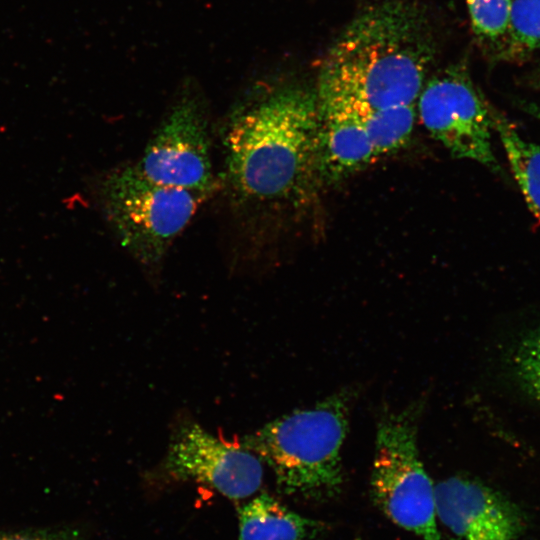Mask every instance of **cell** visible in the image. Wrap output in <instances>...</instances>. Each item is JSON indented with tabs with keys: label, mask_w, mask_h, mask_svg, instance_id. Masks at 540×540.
Returning a JSON list of instances; mask_svg holds the SVG:
<instances>
[{
	"label": "cell",
	"mask_w": 540,
	"mask_h": 540,
	"mask_svg": "<svg viewBox=\"0 0 540 540\" xmlns=\"http://www.w3.org/2000/svg\"><path fill=\"white\" fill-rule=\"evenodd\" d=\"M316 91L288 85L236 104L222 133L224 182L242 216L263 218L305 201L318 176Z\"/></svg>",
	"instance_id": "cell-1"
},
{
	"label": "cell",
	"mask_w": 540,
	"mask_h": 540,
	"mask_svg": "<svg viewBox=\"0 0 540 540\" xmlns=\"http://www.w3.org/2000/svg\"><path fill=\"white\" fill-rule=\"evenodd\" d=\"M436 52L432 23L416 1L374 2L328 50L319 72L318 102L360 114L416 104Z\"/></svg>",
	"instance_id": "cell-2"
},
{
	"label": "cell",
	"mask_w": 540,
	"mask_h": 540,
	"mask_svg": "<svg viewBox=\"0 0 540 540\" xmlns=\"http://www.w3.org/2000/svg\"><path fill=\"white\" fill-rule=\"evenodd\" d=\"M350 392L264 425L244 440L274 472L278 488L311 498L334 496L343 483L341 447L348 430Z\"/></svg>",
	"instance_id": "cell-3"
},
{
	"label": "cell",
	"mask_w": 540,
	"mask_h": 540,
	"mask_svg": "<svg viewBox=\"0 0 540 540\" xmlns=\"http://www.w3.org/2000/svg\"><path fill=\"white\" fill-rule=\"evenodd\" d=\"M210 195L165 186L128 164L101 182L104 214L121 246L141 265L157 267Z\"/></svg>",
	"instance_id": "cell-4"
},
{
	"label": "cell",
	"mask_w": 540,
	"mask_h": 540,
	"mask_svg": "<svg viewBox=\"0 0 540 540\" xmlns=\"http://www.w3.org/2000/svg\"><path fill=\"white\" fill-rule=\"evenodd\" d=\"M420 402L384 414L378 422L370 479L376 506L397 526L423 540H442L437 525L435 485L417 446Z\"/></svg>",
	"instance_id": "cell-5"
},
{
	"label": "cell",
	"mask_w": 540,
	"mask_h": 540,
	"mask_svg": "<svg viewBox=\"0 0 540 540\" xmlns=\"http://www.w3.org/2000/svg\"><path fill=\"white\" fill-rule=\"evenodd\" d=\"M134 166L157 184L216 192L207 104L193 84L182 87Z\"/></svg>",
	"instance_id": "cell-6"
},
{
	"label": "cell",
	"mask_w": 540,
	"mask_h": 540,
	"mask_svg": "<svg viewBox=\"0 0 540 540\" xmlns=\"http://www.w3.org/2000/svg\"><path fill=\"white\" fill-rule=\"evenodd\" d=\"M416 104L426 130L453 157L501 173L492 148L494 107L463 65L447 67L427 79Z\"/></svg>",
	"instance_id": "cell-7"
},
{
	"label": "cell",
	"mask_w": 540,
	"mask_h": 540,
	"mask_svg": "<svg viewBox=\"0 0 540 540\" xmlns=\"http://www.w3.org/2000/svg\"><path fill=\"white\" fill-rule=\"evenodd\" d=\"M153 479L165 483L199 482L238 501L258 491L263 467L262 461L244 446L218 439L196 422L183 421L173 431Z\"/></svg>",
	"instance_id": "cell-8"
},
{
	"label": "cell",
	"mask_w": 540,
	"mask_h": 540,
	"mask_svg": "<svg viewBox=\"0 0 540 540\" xmlns=\"http://www.w3.org/2000/svg\"><path fill=\"white\" fill-rule=\"evenodd\" d=\"M436 514L459 540H515L517 509L490 486L454 476L435 485Z\"/></svg>",
	"instance_id": "cell-9"
},
{
	"label": "cell",
	"mask_w": 540,
	"mask_h": 540,
	"mask_svg": "<svg viewBox=\"0 0 540 540\" xmlns=\"http://www.w3.org/2000/svg\"><path fill=\"white\" fill-rule=\"evenodd\" d=\"M319 109V180L327 182L343 180L378 158L360 113L320 105Z\"/></svg>",
	"instance_id": "cell-10"
},
{
	"label": "cell",
	"mask_w": 540,
	"mask_h": 540,
	"mask_svg": "<svg viewBox=\"0 0 540 540\" xmlns=\"http://www.w3.org/2000/svg\"><path fill=\"white\" fill-rule=\"evenodd\" d=\"M238 540H314L325 529L263 493L238 508Z\"/></svg>",
	"instance_id": "cell-11"
},
{
	"label": "cell",
	"mask_w": 540,
	"mask_h": 540,
	"mask_svg": "<svg viewBox=\"0 0 540 540\" xmlns=\"http://www.w3.org/2000/svg\"><path fill=\"white\" fill-rule=\"evenodd\" d=\"M492 122L527 207L540 223V146L522 137L514 124L495 108Z\"/></svg>",
	"instance_id": "cell-12"
},
{
	"label": "cell",
	"mask_w": 540,
	"mask_h": 540,
	"mask_svg": "<svg viewBox=\"0 0 540 540\" xmlns=\"http://www.w3.org/2000/svg\"><path fill=\"white\" fill-rule=\"evenodd\" d=\"M416 114L415 104L393 106L361 114L377 157L397 151L408 142L413 132Z\"/></svg>",
	"instance_id": "cell-13"
},
{
	"label": "cell",
	"mask_w": 540,
	"mask_h": 540,
	"mask_svg": "<svg viewBox=\"0 0 540 540\" xmlns=\"http://www.w3.org/2000/svg\"><path fill=\"white\" fill-rule=\"evenodd\" d=\"M499 56L521 61L540 51V0H513Z\"/></svg>",
	"instance_id": "cell-14"
},
{
	"label": "cell",
	"mask_w": 540,
	"mask_h": 540,
	"mask_svg": "<svg viewBox=\"0 0 540 540\" xmlns=\"http://www.w3.org/2000/svg\"><path fill=\"white\" fill-rule=\"evenodd\" d=\"M508 368L520 391L540 406V327L517 340L509 353Z\"/></svg>",
	"instance_id": "cell-15"
},
{
	"label": "cell",
	"mask_w": 540,
	"mask_h": 540,
	"mask_svg": "<svg viewBox=\"0 0 540 540\" xmlns=\"http://www.w3.org/2000/svg\"><path fill=\"white\" fill-rule=\"evenodd\" d=\"M513 0H466L475 35L485 42L503 39L509 22Z\"/></svg>",
	"instance_id": "cell-16"
},
{
	"label": "cell",
	"mask_w": 540,
	"mask_h": 540,
	"mask_svg": "<svg viewBox=\"0 0 540 540\" xmlns=\"http://www.w3.org/2000/svg\"><path fill=\"white\" fill-rule=\"evenodd\" d=\"M0 540H81V537L78 531L65 528L0 533Z\"/></svg>",
	"instance_id": "cell-17"
},
{
	"label": "cell",
	"mask_w": 540,
	"mask_h": 540,
	"mask_svg": "<svg viewBox=\"0 0 540 540\" xmlns=\"http://www.w3.org/2000/svg\"><path fill=\"white\" fill-rule=\"evenodd\" d=\"M521 109L540 122V102L520 101Z\"/></svg>",
	"instance_id": "cell-18"
},
{
	"label": "cell",
	"mask_w": 540,
	"mask_h": 540,
	"mask_svg": "<svg viewBox=\"0 0 540 540\" xmlns=\"http://www.w3.org/2000/svg\"><path fill=\"white\" fill-rule=\"evenodd\" d=\"M533 85L536 87V89L540 90V65L538 69L536 70V73L532 79Z\"/></svg>",
	"instance_id": "cell-19"
}]
</instances>
